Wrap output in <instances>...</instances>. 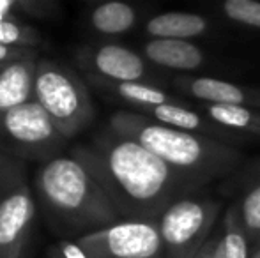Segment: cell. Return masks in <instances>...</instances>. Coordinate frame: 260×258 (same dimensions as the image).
<instances>
[{"instance_id":"1","label":"cell","mask_w":260,"mask_h":258,"mask_svg":"<svg viewBox=\"0 0 260 258\" xmlns=\"http://www.w3.org/2000/svg\"><path fill=\"white\" fill-rule=\"evenodd\" d=\"M69 154L101 184L120 219L157 221L170 203L204 188L108 126L89 145H76Z\"/></svg>"},{"instance_id":"2","label":"cell","mask_w":260,"mask_h":258,"mask_svg":"<svg viewBox=\"0 0 260 258\" xmlns=\"http://www.w3.org/2000/svg\"><path fill=\"white\" fill-rule=\"evenodd\" d=\"M32 191L45 221L62 241H76L122 221L101 184L73 154L39 163Z\"/></svg>"},{"instance_id":"3","label":"cell","mask_w":260,"mask_h":258,"mask_svg":"<svg viewBox=\"0 0 260 258\" xmlns=\"http://www.w3.org/2000/svg\"><path fill=\"white\" fill-rule=\"evenodd\" d=\"M108 128L137 140L168 166L200 186L234 172L243 161V154L234 145L168 128L140 112H115L110 117Z\"/></svg>"},{"instance_id":"4","label":"cell","mask_w":260,"mask_h":258,"mask_svg":"<svg viewBox=\"0 0 260 258\" xmlns=\"http://www.w3.org/2000/svg\"><path fill=\"white\" fill-rule=\"evenodd\" d=\"M34 101L66 140L82 133L94 119V104L82 78L68 65L50 59L38 60Z\"/></svg>"},{"instance_id":"5","label":"cell","mask_w":260,"mask_h":258,"mask_svg":"<svg viewBox=\"0 0 260 258\" xmlns=\"http://www.w3.org/2000/svg\"><path fill=\"white\" fill-rule=\"evenodd\" d=\"M221 203L207 195H186L157 219L165 258H195L216 232Z\"/></svg>"},{"instance_id":"6","label":"cell","mask_w":260,"mask_h":258,"mask_svg":"<svg viewBox=\"0 0 260 258\" xmlns=\"http://www.w3.org/2000/svg\"><path fill=\"white\" fill-rule=\"evenodd\" d=\"M66 141L36 101L0 112V151L13 158L45 163L60 156Z\"/></svg>"},{"instance_id":"7","label":"cell","mask_w":260,"mask_h":258,"mask_svg":"<svg viewBox=\"0 0 260 258\" xmlns=\"http://www.w3.org/2000/svg\"><path fill=\"white\" fill-rule=\"evenodd\" d=\"M76 242L89 258H165L157 221L122 219Z\"/></svg>"},{"instance_id":"8","label":"cell","mask_w":260,"mask_h":258,"mask_svg":"<svg viewBox=\"0 0 260 258\" xmlns=\"http://www.w3.org/2000/svg\"><path fill=\"white\" fill-rule=\"evenodd\" d=\"M36 207L34 191L27 179L0 200V258H23Z\"/></svg>"},{"instance_id":"9","label":"cell","mask_w":260,"mask_h":258,"mask_svg":"<svg viewBox=\"0 0 260 258\" xmlns=\"http://www.w3.org/2000/svg\"><path fill=\"white\" fill-rule=\"evenodd\" d=\"M80 60H83L85 67L103 82H144L147 76V64L144 57L120 45L90 46L83 50Z\"/></svg>"},{"instance_id":"10","label":"cell","mask_w":260,"mask_h":258,"mask_svg":"<svg viewBox=\"0 0 260 258\" xmlns=\"http://www.w3.org/2000/svg\"><path fill=\"white\" fill-rule=\"evenodd\" d=\"M175 85L207 104H236L260 110V90L211 76H179Z\"/></svg>"},{"instance_id":"11","label":"cell","mask_w":260,"mask_h":258,"mask_svg":"<svg viewBox=\"0 0 260 258\" xmlns=\"http://www.w3.org/2000/svg\"><path fill=\"white\" fill-rule=\"evenodd\" d=\"M140 114L159 122V124L168 126V128L186 131V133H195L200 134V136L212 138V140L225 141V143H229L232 138H236V133L219 128L206 115H202L200 112L189 110L182 103H170L161 104V106L145 108V110H140Z\"/></svg>"},{"instance_id":"12","label":"cell","mask_w":260,"mask_h":258,"mask_svg":"<svg viewBox=\"0 0 260 258\" xmlns=\"http://www.w3.org/2000/svg\"><path fill=\"white\" fill-rule=\"evenodd\" d=\"M149 62L174 71H195L206 64V53L191 41L149 39L142 48Z\"/></svg>"},{"instance_id":"13","label":"cell","mask_w":260,"mask_h":258,"mask_svg":"<svg viewBox=\"0 0 260 258\" xmlns=\"http://www.w3.org/2000/svg\"><path fill=\"white\" fill-rule=\"evenodd\" d=\"M39 59L0 65V112L34 101V80Z\"/></svg>"},{"instance_id":"14","label":"cell","mask_w":260,"mask_h":258,"mask_svg":"<svg viewBox=\"0 0 260 258\" xmlns=\"http://www.w3.org/2000/svg\"><path fill=\"white\" fill-rule=\"evenodd\" d=\"M246 232L251 246H260V163L248 173L239 186V195L229 207Z\"/></svg>"},{"instance_id":"15","label":"cell","mask_w":260,"mask_h":258,"mask_svg":"<svg viewBox=\"0 0 260 258\" xmlns=\"http://www.w3.org/2000/svg\"><path fill=\"white\" fill-rule=\"evenodd\" d=\"M209 30V21L202 14L170 11L151 18L145 25V34L151 39H179L191 41Z\"/></svg>"},{"instance_id":"16","label":"cell","mask_w":260,"mask_h":258,"mask_svg":"<svg viewBox=\"0 0 260 258\" xmlns=\"http://www.w3.org/2000/svg\"><path fill=\"white\" fill-rule=\"evenodd\" d=\"M202 112L219 128L232 133H248L260 136V110L236 104H207L202 103Z\"/></svg>"},{"instance_id":"17","label":"cell","mask_w":260,"mask_h":258,"mask_svg":"<svg viewBox=\"0 0 260 258\" xmlns=\"http://www.w3.org/2000/svg\"><path fill=\"white\" fill-rule=\"evenodd\" d=\"M137 9L126 2H105L90 13V25L103 35H120L129 32L137 23Z\"/></svg>"},{"instance_id":"18","label":"cell","mask_w":260,"mask_h":258,"mask_svg":"<svg viewBox=\"0 0 260 258\" xmlns=\"http://www.w3.org/2000/svg\"><path fill=\"white\" fill-rule=\"evenodd\" d=\"M251 246L246 232L230 209L225 210L221 223L216 228V256L218 258H251Z\"/></svg>"},{"instance_id":"19","label":"cell","mask_w":260,"mask_h":258,"mask_svg":"<svg viewBox=\"0 0 260 258\" xmlns=\"http://www.w3.org/2000/svg\"><path fill=\"white\" fill-rule=\"evenodd\" d=\"M108 89H112L117 96L126 103H131L138 106L140 110L152 106H161V104L170 103H182L181 99L170 96L167 90L145 82H126V83H113V82H103Z\"/></svg>"},{"instance_id":"20","label":"cell","mask_w":260,"mask_h":258,"mask_svg":"<svg viewBox=\"0 0 260 258\" xmlns=\"http://www.w3.org/2000/svg\"><path fill=\"white\" fill-rule=\"evenodd\" d=\"M0 45L11 48L36 50L41 45V35L32 25L20 20H2L0 21Z\"/></svg>"},{"instance_id":"21","label":"cell","mask_w":260,"mask_h":258,"mask_svg":"<svg viewBox=\"0 0 260 258\" xmlns=\"http://www.w3.org/2000/svg\"><path fill=\"white\" fill-rule=\"evenodd\" d=\"M221 13L226 20L243 27L260 30V2L255 0H225L221 4Z\"/></svg>"},{"instance_id":"22","label":"cell","mask_w":260,"mask_h":258,"mask_svg":"<svg viewBox=\"0 0 260 258\" xmlns=\"http://www.w3.org/2000/svg\"><path fill=\"white\" fill-rule=\"evenodd\" d=\"M25 179V161L0 151V200Z\"/></svg>"},{"instance_id":"23","label":"cell","mask_w":260,"mask_h":258,"mask_svg":"<svg viewBox=\"0 0 260 258\" xmlns=\"http://www.w3.org/2000/svg\"><path fill=\"white\" fill-rule=\"evenodd\" d=\"M30 59H39L36 50H27V48H11V46L0 45V65L18 62V60H30Z\"/></svg>"},{"instance_id":"24","label":"cell","mask_w":260,"mask_h":258,"mask_svg":"<svg viewBox=\"0 0 260 258\" xmlns=\"http://www.w3.org/2000/svg\"><path fill=\"white\" fill-rule=\"evenodd\" d=\"M57 251L62 258H89L76 241H60L57 244Z\"/></svg>"},{"instance_id":"25","label":"cell","mask_w":260,"mask_h":258,"mask_svg":"<svg viewBox=\"0 0 260 258\" xmlns=\"http://www.w3.org/2000/svg\"><path fill=\"white\" fill-rule=\"evenodd\" d=\"M195 258H218L216 256V232L212 234V237L207 241V244L200 249V253Z\"/></svg>"},{"instance_id":"26","label":"cell","mask_w":260,"mask_h":258,"mask_svg":"<svg viewBox=\"0 0 260 258\" xmlns=\"http://www.w3.org/2000/svg\"><path fill=\"white\" fill-rule=\"evenodd\" d=\"M251 258H260V246L251 251Z\"/></svg>"},{"instance_id":"27","label":"cell","mask_w":260,"mask_h":258,"mask_svg":"<svg viewBox=\"0 0 260 258\" xmlns=\"http://www.w3.org/2000/svg\"><path fill=\"white\" fill-rule=\"evenodd\" d=\"M50 258H62V255H60V253H58V251H57V248H55V249H53V251H52V253H50Z\"/></svg>"}]
</instances>
